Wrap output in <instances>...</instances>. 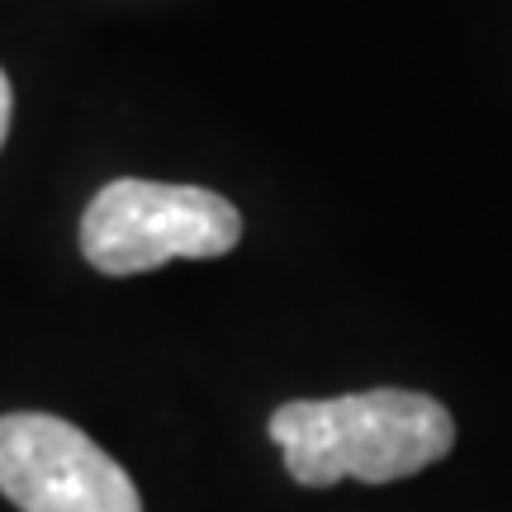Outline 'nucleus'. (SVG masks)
<instances>
[{
  "mask_svg": "<svg viewBox=\"0 0 512 512\" xmlns=\"http://www.w3.org/2000/svg\"><path fill=\"white\" fill-rule=\"evenodd\" d=\"M271 441L304 489H332L342 479L394 484L451 456L456 422L432 394L366 389L280 403L271 413Z\"/></svg>",
  "mask_w": 512,
  "mask_h": 512,
  "instance_id": "1",
  "label": "nucleus"
},
{
  "mask_svg": "<svg viewBox=\"0 0 512 512\" xmlns=\"http://www.w3.org/2000/svg\"><path fill=\"white\" fill-rule=\"evenodd\" d=\"M242 242V214L204 185L110 181L81 214V256L100 275H143L166 261H209Z\"/></svg>",
  "mask_w": 512,
  "mask_h": 512,
  "instance_id": "2",
  "label": "nucleus"
},
{
  "mask_svg": "<svg viewBox=\"0 0 512 512\" xmlns=\"http://www.w3.org/2000/svg\"><path fill=\"white\" fill-rule=\"evenodd\" d=\"M10 110H15V95H10V81H5V72H0V147H5V138H10Z\"/></svg>",
  "mask_w": 512,
  "mask_h": 512,
  "instance_id": "4",
  "label": "nucleus"
},
{
  "mask_svg": "<svg viewBox=\"0 0 512 512\" xmlns=\"http://www.w3.org/2000/svg\"><path fill=\"white\" fill-rule=\"evenodd\" d=\"M0 494L19 512H143L124 465L53 413L0 418Z\"/></svg>",
  "mask_w": 512,
  "mask_h": 512,
  "instance_id": "3",
  "label": "nucleus"
}]
</instances>
